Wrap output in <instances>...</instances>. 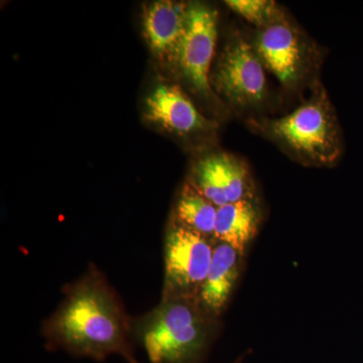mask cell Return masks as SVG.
<instances>
[{"label":"cell","instance_id":"1","mask_svg":"<svg viewBox=\"0 0 363 363\" xmlns=\"http://www.w3.org/2000/svg\"><path fill=\"white\" fill-rule=\"evenodd\" d=\"M43 333L52 350L104 360L119 354L135 360L133 327L108 281L94 267L67 288L58 310L45 320Z\"/></svg>","mask_w":363,"mask_h":363},{"label":"cell","instance_id":"2","mask_svg":"<svg viewBox=\"0 0 363 363\" xmlns=\"http://www.w3.org/2000/svg\"><path fill=\"white\" fill-rule=\"evenodd\" d=\"M213 320L197 298H169L133 327L150 362L197 363L211 339Z\"/></svg>","mask_w":363,"mask_h":363},{"label":"cell","instance_id":"3","mask_svg":"<svg viewBox=\"0 0 363 363\" xmlns=\"http://www.w3.org/2000/svg\"><path fill=\"white\" fill-rule=\"evenodd\" d=\"M264 128L272 138L306 161L329 164L340 157V130L325 91H318L292 113L267 121Z\"/></svg>","mask_w":363,"mask_h":363},{"label":"cell","instance_id":"4","mask_svg":"<svg viewBox=\"0 0 363 363\" xmlns=\"http://www.w3.org/2000/svg\"><path fill=\"white\" fill-rule=\"evenodd\" d=\"M210 238L174 222L164 238V281L162 298H197L211 266Z\"/></svg>","mask_w":363,"mask_h":363},{"label":"cell","instance_id":"5","mask_svg":"<svg viewBox=\"0 0 363 363\" xmlns=\"http://www.w3.org/2000/svg\"><path fill=\"white\" fill-rule=\"evenodd\" d=\"M215 89L234 106L250 108L267 96L264 64L255 48L234 38L222 52L212 77Z\"/></svg>","mask_w":363,"mask_h":363},{"label":"cell","instance_id":"6","mask_svg":"<svg viewBox=\"0 0 363 363\" xmlns=\"http://www.w3.org/2000/svg\"><path fill=\"white\" fill-rule=\"evenodd\" d=\"M217 23V13L211 7L188 4L185 30L174 55L183 77L204 97L212 95L210 69L218 35Z\"/></svg>","mask_w":363,"mask_h":363},{"label":"cell","instance_id":"7","mask_svg":"<svg viewBox=\"0 0 363 363\" xmlns=\"http://www.w3.org/2000/svg\"><path fill=\"white\" fill-rule=\"evenodd\" d=\"M253 48L262 64L285 87H296L304 77L307 45L285 16L262 28Z\"/></svg>","mask_w":363,"mask_h":363},{"label":"cell","instance_id":"8","mask_svg":"<svg viewBox=\"0 0 363 363\" xmlns=\"http://www.w3.org/2000/svg\"><path fill=\"white\" fill-rule=\"evenodd\" d=\"M190 185L217 208L253 198L247 166L230 155L214 154L200 160Z\"/></svg>","mask_w":363,"mask_h":363},{"label":"cell","instance_id":"9","mask_svg":"<svg viewBox=\"0 0 363 363\" xmlns=\"http://www.w3.org/2000/svg\"><path fill=\"white\" fill-rule=\"evenodd\" d=\"M145 116L179 135L208 130L212 124L176 85H161L145 100Z\"/></svg>","mask_w":363,"mask_h":363},{"label":"cell","instance_id":"10","mask_svg":"<svg viewBox=\"0 0 363 363\" xmlns=\"http://www.w3.org/2000/svg\"><path fill=\"white\" fill-rule=\"evenodd\" d=\"M240 257L226 243L214 245L211 266L198 295V302L212 317L219 316L228 303L240 276Z\"/></svg>","mask_w":363,"mask_h":363},{"label":"cell","instance_id":"11","mask_svg":"<svg viewBox=\"0 0 363 363\" xmlns=\"http://www.w3.org/2000/svg\"><path fill=\"white\" fill-rule=\"evenodd\" d=\"M186 4L162 0L147 6L143 28L150 48L159 57L173 56L185 30Z\"/></svg>","mask_w":363,"mask_h":363},{"label":"cell","instance_id":"12","mask_svg":"<svg viewBox=\"0 0 363 363\" xmlns=\"http://www.w3.org/2000/svg\"><path fill=\"white\" fill-rule=\"evenodd\" d=\"M260 220L262 213L253 198L229 203L217 209L214 238L243 257L259 231Z\"/></svg>","mask_w":363,"mask_h":363},{"label":"cell","instance_id":"13","mask_svg":"<svg viewBox=\"0 0 363 363\" xmlns=\"http://www.w3.org/2000/svg\"><path fill=\"white\" fill-rule=\"evenodd\" d=\"M217 209L192 186H186L177 202L174 222L205 238H214Z\"/></svg>","mask_w":363,"mask_h":363},{"label":"cell","instance_id":"14","mask_svg":"<svg viewBox=\"0 0 363 363\" xmlns=\"http://www.w3.org/2000/svg\"><path fill=\"white\" fill-rule=\"evenodd\" d=\"M225 4L260 30L284 16L278 4L271 0H228Z\"/></svg>","mask_w":363,"mask_h":363},{"label":"cell","instance_id":"15","mask_svg":"<svg viewBox=\"0 0 363 363\" xmlns=\"http://www.w3.org/2000/svg\"><path fill=\"white\" fill-rule=\"evenodd\" d=\"M130 363H138V362H136V360H133V362H131Z\"/></svg>","mask_w":363,"mask_h":363}]
</instances>
